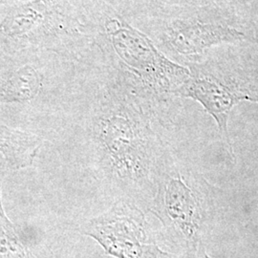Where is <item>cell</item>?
Wrapping results in <instances>:
<instances>
[{"label":"cell","instance_id":"cell-5","mask_svg":"<svg viewBox=\"0 0 258 258\" xmlns=\"http://www.w3.org/2000/svg\"><path fill=\"white\" fill-rule=\"evenodd\" d=\"M114 47L139 80L157 94L175 93L187 80L189 72L160 55L148 38L126 27L111 32Z\"/></svg>","mask_w":258,"mask_h":258},{"label":"cell","instance_id":"cell-6","mask_svg":"<svg viewBox=\"0 0 258 258\" xmlns=\"http://www.w3.org/2000/svg\"><path fill=\"white\" fill-rule=\"evenodd\" d=\"M242 34L232 29L213 24L192 22H175L168 29L167 39L180 54L202 53L204 49L224 41L242 38Z\"/></svg>","mask_w":258,"mask_h":258},{"label":"cell","instance_id":"cell-2","mask_svg":"<svg viewBox=\"0 0 258 258\" xmlns=\"http://www.w3.org/2000/svg\"><path fill=\"white\" fill-rule=\"evenodd\" d=\"M149 212L173 239L196 252L215 216L212 187L202 176L182 169L167 152Z\"/></svg>","mask_w":258,"mask_h":258},{"label":"cell","instance_id":"cell-1","mask_svg":"<svg viewBox=\"0 0 258 258\" xmlns=\"http://www.w3.org/2000/svg\"><path fill=\"white\" fill-rule=\"evenodd\" d=\"M96 173L119 196L149 212L167 151L150 120L130 95L105 96L85 124Z\"/></svg>","mask_w":258,"mask_h":258},{"label":"cell","instance_id":"cell-10","mask_svg":"<svg viewBox=\"0 0 258 258\" xmlns=\"http://www.w3.org/2000/svg\"><path fill=\"white\" fill-rule=\"evenodd\" d=\"M5 173L0 171V258H33L19 238L14 224L4 211L1 188Z\"/></svg>","mask_w":258,"mask_h":258},{"label":"cell","instance_id":"cell-3","mask_svg":"<svg viewBox=\"0 0 258 258\" xmlns=\"http://www.w3.org/2000/svg\"><path fill=\"white\" fill-rule=\"evenodd\" d=\"M178 95L203 105L216 120L220 136L232 154L229 115L240 101L258 102V73L230 64L195 65Z\"/></svg>","mask_w":258,"mask_h":258},{"label":"cell","instance_id":"cell-7","mask_svg":"<svg viewBox=\"0 0 258 258\" xmlns=\"http://www.w3.org/2000/svg\"><path fill=\"white\" fill-rule=\"evenodd\" d=\"M42 142L32 131L0 124V171L7 174L32 166Z\"/></svg>","mask_w":258,"mask_h":258},{"label":"cell","instance_id":"cell-11","mask_svg":"<svg viewBox=\"0 0 258 258\" xmlns=\"http://www.w3.org/2000/svg\"><path fill=\"white\" fill-rule=\"evenodd\" d=\"M4 1H5V0H0V4H2Z\"/></svg>","mask_w":258,"mask_h":258},{"label":"cell","instance_id":"cell-4","mask_svg":"<svg viewBox=\"0 0 258 258\" xmlns=\"http://www.w3.org/2000/svg\"><path fill=\"white\" fill-rule=\"evenodd\" d=\"M135 204L118 200L109 210L90 218L83 232L116 258H165L150 239L146 215Z\"/></svg>","mask_w":258,"mask_h":258},{"label":"cell","instance_id":"cell-9","mask_svg":"<svg viewBox=\"0 0 258 258\" xmlns=\"http://www.w3.org/2000/svg\"><path fill=\"white\" fill-rule=\"evenodd\" d=\"M48 0H33L12 10L0 24V35L20 37L41 23L46 12Z\"/></svg>","mask_w":258,"mask_h":258},{"label":"cell","instance_id":"cell-8","mask_svg":"<svg viewBox=\"0 0 258 258\" xmlns=\"http://www.w3.org/2000/svg\"><path fill=\"white\" fill-rule=\"evenodd\" d=\"M42 89V77L36 68L22 66L0 81V102L23 104L34 101Z\"/></svg>","mask_w":258,"mask_h":258}]
</instances>
